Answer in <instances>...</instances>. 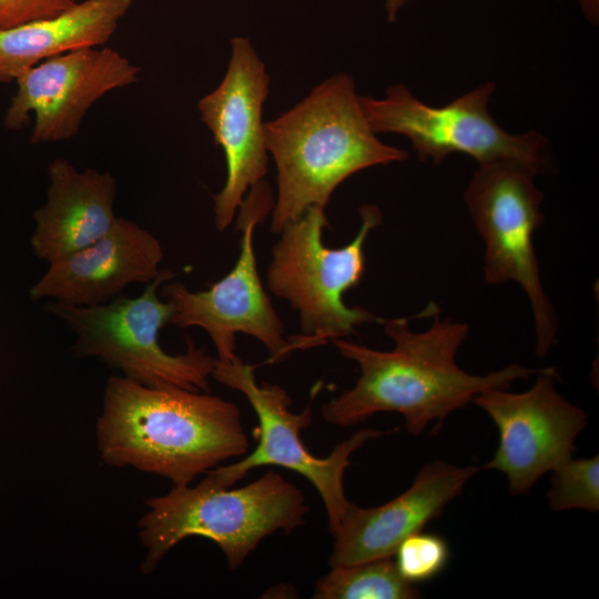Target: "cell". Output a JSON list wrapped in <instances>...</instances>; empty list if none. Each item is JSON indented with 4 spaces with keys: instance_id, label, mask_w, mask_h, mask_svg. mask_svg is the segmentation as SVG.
<instances>
[{
    "instance_id": "4",
    "label": "cell",
    "mask_w": 599,
    "mask_h": 599,
    "mask_svg": "<svg viewBox=\"0 0 599 599\" xmlns=\"http://www.w3.org/2000/svg\"><path fill=\"white\" fill-rule=\"evenodd\" d=\"M145 504L149 510L138 524L144 573L192 536L215 542L229 568L238 569L265 537L278 530L291 534L305 524L309 510L302 490L273 470L241 488L219 487L205 478L195 486L173 485Z\"/></svg>"
},
{
    "instance_id": "5",
    "label": "cell",
    "mask_w": 599,
    "mask_h": 599,
    "mask_svg": "<svg viewBox=\"0 0 599 599\" xmlns=\"http://www.w3.org/2000/svg\"><path fill=\"white\" fill-rule=\"evenodd\" d=\"M359 215L362 224L356 236L338 248L323 244V229L327 225L323 207L309 206L282 227L272 247L266 278L271 293L298 313L301 334L290 338L292 351L349 336L366 323L382 324L383 318L367 308L347 306L343 300L362 281L365 241L382 223V212L374 204L363 205Z\"/></svg>"
},
{
    "instance_id": "3",
    "label": "cell",
    "mask_w": 599,
    "mask_h": 599,
    "mask_svg": "<svg viewBox=\"0 0 599 599\" xmlns=\"http://www.w3.org/2000/svg\"><path fill=\"white\" fill-rule=\"evenodd\" d=\"M264 134L277 167L273 233L309 206L325 209L336 187L353 174L408 158L370 129L355 81L347 73L329 77L293 108L265 122Z\"/></svg>"
},
{
    "instance_id": "15",
    "label": "cell",
    "mask_w": 599,
    "mask_h": 599,
    "mask_svg": "<svg viewBox=\"0 0 599 599\" xmlns=\"http://www.w3.org/2000/svg\"><path fill=\"white\" fill-rule=\"evenodd\" d=\"M160 241L131 220L118 217L93 243L51 262L30 288L33 301L50 298L89 306L116 298L130 284L150 283L163 260Z\"/></svg>"
},
{
    "instance_id": "1",
    "label": "cell",
    "mask_w": 599,
    "mask_h": 599,
    "mask_svg": "<svg viewBox=\"0 0 599 599\" xmlns=\"http://www.w3.org/2000/svg\"><path fill=\"white\" fill-rule=\"evenodd\" d=\"M413 332L405 317L383 318L392 351H377L344 338L332 339L338 353L355 362L361 375L355 385L322 407L323 418L338 427L357 425L382 412L398 413L414 436L437 420L443 422L473 402L481 390L508 388L515 380L536 375L540 368L511 363L502 369L473 375L456 363L469 333L466 323L439 319Z\"/></svg>"
},
{
    "instance_id": "7",
    "label": "cell",
    "mask_w": 599,
    "mask_h": 599,
    "mask_svg": "<svg viewBox=\"0 0 599 599\" xmlns=\"http://www.w3.org/2000/svg\"><path fill=\"white\" fill-rule=\"evenodd\" d=\"M495 90L494 82H485L443 106H432L404 84H394L382 99L361 95V103L376 134L406 136L423 162L440 164L461 153L479 164L509 161L536 175L549 174L554 156L548 139L535 130L512 134L499 126L488 109Z\"/></svg>"
},
{
    "instance_id": "10",
    "label": "cell",
    "mask_w": 599,
    "mask_h": 599,
    "mask_svg": "<svg viewBox=\"0 0 599 599\" xmlns=\"http://www.w3.org/2000/svg\"><path fill=\"white\" fill-rule=\"evenodd\" d=\"M272 206L268 185L261 181L252 186L238 207L236 227L242 236L234 267L205 291L191 292L181 282H170L160 292L173 307L169 324L203 328L215 346L217 359L223 362L238 358L235 354L237 333L261 342L270 354V363L281 362L293 352L283 323L263 287L253 246L255 227Z\"/></svg>"
},
{
    "instance_id": "16",
    "label": "cell",
    "mask_w": 599,
    "mask_h": 599,
    "mask_svg": "<svg viewBox=\"0 0 599 599\" xmlns=\"http://www.w3.org/2000/svg\"><path fill=\"white\" fill-rule=\"evenodd\" d=\"M45 203L34 214L31 246L49 263L62 258L106 234L115 224V180L95 169L79 171L55 159L48 166Z\"/></svg>"
},
{
    "instance_id": "22",
    "label": "cell",
    "mask_w": 599,
    "mask_h": 599,
    "mask_svg": "<svg viewBox=\"0 0 599 599\" xmlns=\"http://www.w3.org/2000/svg\"><path fill=\"white\" fill-rule=\"evenodd\" d=\"M580 6L587 19L597 24L599 18V0H580Z\"/></svg>"
},
{
    "instance_id": "11",
    "label": "cell",
    "mask_w": 599,
    "mask_h": 599,
    "mask_svg": "<svg viewBox=\"0 0 599 599\" xmlns=\"http://www.w3.org/2000/svg\"><path fill=\"white\" fill-rule=\"evenodd\" d=\"M555 367L540 368L524 393L491 387L473 402L495 423L499 443L483 466L502 473L514 496L530 490L546 473L572 457L575 440L588 424L587 413L555 388Z\"/></svg>"
},
{
    "instance_id": "17",
    "label": "cell",
    "mask_w": 599,
    "mask_h": 599,
    "mask_svg": "<svg viewBox=\"0 0 599 599\" xmlns=\"http://www.w3.org/2000/svg\"><path fill=\"white\" fill-rule=\"evenodd\" d=\"M133 0H84L50 18L0 30V83L71 51L104 44Z\"/></svg>"
},
{
    "instance_id": "9",
    "label": "cell",
    "mask_w": 599,
    "mask_h": 599,
    "mask_svg": "<svg viewBox=\"0 0 599 599\" xmlns=\"http://www.w3.org/2000/svg\"><path fill=\"white\" fill-rule=\"evenodd\" d=\"M211 376L248 400L258 419L254 429L257 445L238 461L219 465L206 471L204 478L219 487H233L248 471L262 466L293 470L309 480L318 491L333 535L351 502L344 491V475L351 456L366 441L387 432L362 428L336 445L327 457L318 458L306 449L301 439V429L312 422L311 404L301 413H293L290 409L292 399L286 390L268 383L258 385L253 366L243 363L240 357L232 362L215 358Z\"/></svg>"
},
{
    "instance_id": "2",
    "label": "cell",
    "mask_w": 599,
    "mask_h": 599,
    "mask_svg": "<svg viewBox=\"0 0 599 599\" xmlns=\"http://www.w3.org/2000/svg\"><path fill=\"white\" fill-rule=\"evenodd\" d=\"M105 463L190 485L248 449L240 408L206 392L108 379L97 424Z\"/></svg>"
},
{
    "instance_id": "13",
    "label": "cell",
    "mask_w": 599,
    "mask_h": 599,
    "mask_svg": "<svg viewBox=\"0 0 599 599\" xmlns=\"http://www.w3.org/2000/svg\"><path fill=\"white\" fill-rule=\"evenodd\" d=\"M140 68L110 48H84L47 59L21 73L3 125L20 130L33 113L32 144L77 135L90 106L139 80Z\"/></svg>"
},
{
    "instance_id": "12",
    "label": "cell",
    "mask_w": 599,
    "mask_h": 599,
    "mask_svg": "<svg viewBox=\"0 0 599 599\" xmlns=\"http://www.w3.org/2000/svg\"><path fill=\"white\" fill-rule=\"evenodd\" d=\"M268 85L265 64L251 41L234 37L223 80L197 103L202 122L226 160L225 184L213 196L219 231L232 223L245 193L267 173L268 151L262 112Z\"/></svg>"
},
{
    "instance_id": "6",
    "label": "cell",
    "mask_w": 599,
    "mask_h": 599,
    "mask_svg": "<svg viewBox=\"0 0 599 599\" xmlns=\"http://www.w3.org/2000/svg\"><path fill=\"white\" fill-rule=\"evenodd\" d=\"M174 275L161 270L136 297L118 296L89 306L51 301L45 308L77 334V356L98 357L145 386L207 392L215 357L191 338L186 352L179 355L166 353L159 343V332L173 312L169 302L160 300L159 287Z\"/></svg>"
},
{
    "instance_id": "8",
    "label": "cell",
    "mask_w": 599,
    "mask_h": 599,
    "mask_svg": "<svg viewBox=\"0 0 599 599\" xmlns=\"http://www.w3.org/2000/svg\"><path fill=\"white\" fill-rule=\"evenodd\" d=\"M536 174L509 161L479 164L464 193L474 225L485 243L487 284L517 283L530 303L536 355L554 345L558 318L540 278L534 235L541 226L542 192Z\"/></svg>"
},
{
    "instance_id": "21",
    "label": "cell",
    "mask_w": 599,
    "mask_h": 599,
    "mask_svg": "<svg viewBox=\"0 0 599 599\" xmlns=\"http://www.w3.org/2000/svg\"><path fill=\"white\" fill-rule=\"evenodd\" d=\"M77 0H0V30L50 18Z\"/></svg>"
},
{
    "instance_id": "23",
    "label": "cell",
    "mask_w": 599,
    "mask_h": 599,
    "mask_svg": "<svg viewBox=\"0 0 599 599\" xmlns=\"http://www.w3.org/2000/svg\"><path fill=\"white\" fill-rule=\"evenodd\" d=\"M410 0H385V10L388 22H395L400 9Z\"/></svg>"
},
{
    "instance_id": "19",
    "label": "cell",
    "mask_w": 599,
    "mask_h": 599,
    "mask_svg": "<svg viewBox=\"0 0 599 599\" xmlns=\"http://www.w3.org/2000/svg\"><path fill=\"white\" fill-rule=\"evenodd\" d=\"M552 471L547 493L549 507L556 511L599 509V456L573 457L558 465Z\"/></svg>"
},
{
    "instance_id": "14",
    "label": "cell",
    "mask_w": 599,
    "mask_h": 599,
    "mask_svg": "<svg viewBox=\"0 0 599 599\" xmlns=\"http://www.w3.org/2000/svg\"><path fill=\"white\" fill-rule=\"evenodd\" d=\"M478 470L434 460L420 468L407 490L388 502L370 508L349 502L333 534L331 567L394 557L399 544L438 517Z\"/></svg>"
},
{
    "instance_id": "20",
    "label": "cell",
    "mask_w": 599,
    "mask_h": 599,
    "mask_svg": "<svg viewBox=\"0 0 599 599\" xmlns=\"http://www.w3.org/2000/svg\"><path fill=\"white\" fill-rule=\"evenodd\" d=\"M394 556L402 577L416 585L437 577L446 568L450 550L441 536L420 530L404 539Z\"/></svg>"
},
{
    "instance_id": "18",
    "label": "cell",
    "mask_w": 599,
    "mask_h": 599,
    "mask_svg": "<svg viewBox=\"0 0 599 599\" xmlns=\"http://www.w3.org/2000/svg\"><path fill=\"white\" fill-rule=\"evenodd\" d=\"M420 591L399 573L393 557L333 566L316 582L315 599H412Z\"/></svg>"
}]
</instances>
